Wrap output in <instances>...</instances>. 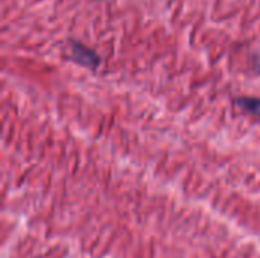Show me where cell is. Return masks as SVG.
<instances>
[{"label":"cell","instance_id":"1","mask_svg":"<svg viewBox=\"0 0 260 258\" xmlns=\"http://www.w3.org/2000/svg\"><path fill=\"white\" fill-rule=\"evenodd\" d=\"M69 53H70V58L79 64V65H84V67H88V68H96L99 65V56L96 52H93L91 49L85 47L84 44L81 43H70L69 46Z\"/></svg>","mask_w":260,"mask_h":258},{"label":"cell","instance_id":"2","mask_svg":"<svg viewBox=\"0 0 260 258\" xmlns=\"http://www.w3.org/2000/svg\"><path fill=\"white\" fill-rule=\"evenodd\" d=\"M236 103L247 113L260 117V97H239L236 99Z\"/></svg>","mask_w":260,"mask_h":258},{"label":"cell","instance_id":"3","mask_svg":"<svg viewBox=\"0 0 260 258\" xmlns=\"http://www.w3.org/2000/svg\"><path fill=\"white\" fill-rule=\"evenodd\" d=\"M257 68H259V70H260V56H259V58H257Z\"/></svg>","mask_w":260,"mask_h":258}]
</instances>
